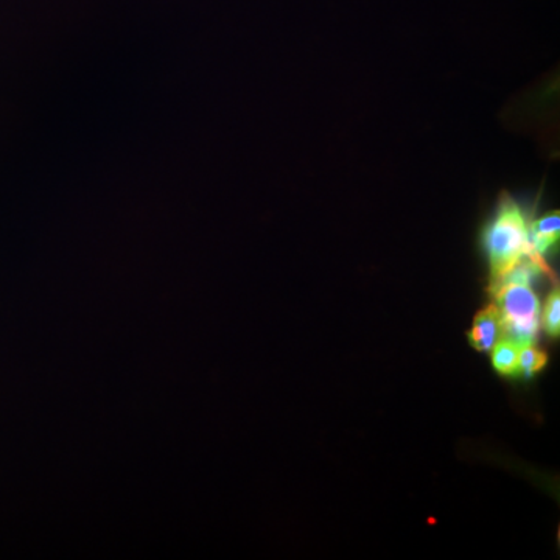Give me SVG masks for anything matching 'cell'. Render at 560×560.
<instances>
[{"mask_svg": "<svg viewBox=\"0 0 560 560\" xmlns=\"http://www.w3.org/2000/svg\"><path fill=\"white\" fill-rule=\"evenodd\" d=\"M544 326L545 330L551 337L558 338L560 334V294L559 290L552 291L545 302L544 308Z\"/></svg>", "mask_w": 560, "mask_h": 560, "instance_id": "obj_7", "label": "cell"}, {"mask_svg": "<svg viewBox=\"0 0 560 560\" xmlns=\"http://www.w3.org/2000/svg\"><path fill=\"white\" fill-rule=\"evenodd\" d=\"M486 253H488L492 279L499 278L526 257L540 259L530 246L529 223L521 208L514 201L501 202L495 219L490 221L482 235Z\"/></svg>", "mask_w": 560, "mask_h": 560, "instance_id": "obj_1", "label": "cell"}, {"mask_svg": "<svg viewBox=\"0 0 560 560\" xmlns=\"http://www.w3.org/2000/svg\"><path fill=\"white\" fill-rule=\"evenodd\" d=\"M500 313L501 338L523 346L536 345L540 329V301L525 283H504L492 290Z\"/></svg>", "mask_w": 560, "mask_h": 560, "instance_id": "obj_2", "label": "cell"}, {"mask_svg": "<svg viewBox=\"0 0 560 560\" xmlns=\"http://www.w3.org/2000/svg\"><path fill=\"white\" fill-rule=\"evenodd\" d=\"M501 340V323L499 308L489 305L488 308L475 316L474 326L469 331V341L480 352L492 350Z\"/></svg>", "mask_w": 560, "mask_h": 560, "instance_id": "obj_3", "label": "cell"}, {"mask_svg": "<svg viewBox=\"0 0 560 560\" xmlns=\"http://www.w3.org/2000/svg\"><path fill=\"white\" fill-rule=\"evenodd\" d=\"M518 352H521V348L517 345L501 338L492 348V364L495 371L504 377H517L521 374Z\"/></svg>", "mask_w": 560, "mask_h": 560, "instance_id": "obj_5", "label": "cell"}, {"mask_svg": "<svg viewBox=\"0 0 560 560\" xmlns=\"http://www.w3.org/2000/svg\"><path fill=\"white\" fill-rule=\"evenodd\" d=\"M559 235L560 217L558 212L550 213V215L529 224L530 246L540 259H544L555 248V245H558Z\"/></svg>", "mask_w": 560, "mask_h": 560, "instance_id": "obj_4", "label": "cell"}, {"mask_svg": "<svg viewBox=\"0 0 560 560\" xmlns=\"http://www.w3.org/2000/svg\"><path fill=\"white\" fill-rule=\"evenodd\" d=\"M548 363V355L534 346H523L518 352V370L525 377H534Z\"/></svg>", "mask_w": 560, "mask_h": 560, "instance_id": "obj_6", "label": "cell"}]
</instances>
